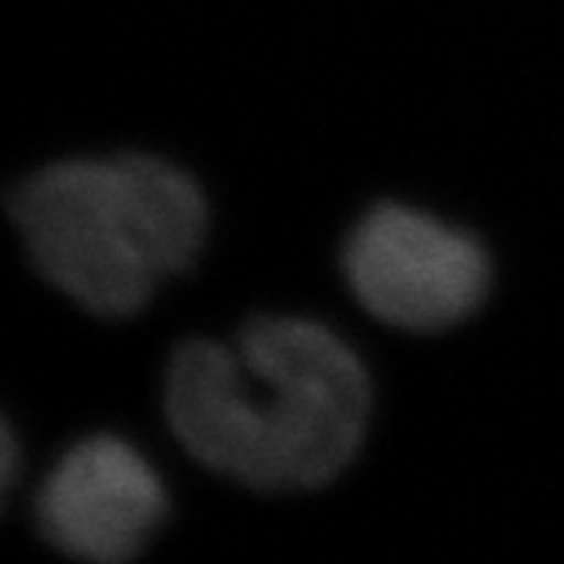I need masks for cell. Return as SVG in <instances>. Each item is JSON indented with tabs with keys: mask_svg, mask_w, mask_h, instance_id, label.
<instances>
[{
	"mask_svg": "<svg viewBox=\"0 0 564 564\" xmlns=\"http://www.w3.org/2000/svg\"><path fill=\"white\" fill-rule=\"evenodd\" d=\"M39 530L79 562H129L166 518L161 477L139 448L88 436L63 455L39 492Z\"/></svg>",
	"mask_w": 564,
	"mask_h": 564,
	"instance_id": "obj_4",
	"label": "cell"
},
{
	"mask_svg": "<svg viewBox=\"0 0 564 564\" xmlns=\"http://www.w3.org/2000/svg\"><path fill=\"white\" fill-rule=\"evenodd\" d=\"M355 299L395 329L436 333L470 317L489 289L484 245L402 204H380L345 245Z\"/></svg>",
	"mask_w": 564,
	"mask_h": 564,
	"instance_id": "obj_3",
	"label": "cell"
},
{
	"mask_svg": "<svg viewBox=\"0 0 564 564\" xmlns=\"http://www.w3.org/2000/svg\"><path fill=\"white\" fill-rule=\"evenodd\" d=\"M163 402L195 462L251 489L285 492L329 484L351 464L370 383L326 326L261 317L232 345H182L166 367Z\"/></svg>",
	"mask_w": 564,
	"mask_h": 564,
	"instance_id": "obj_1",
	"label": "cell"
},
{
	"mask_svg": "<svg viewBox=\"0 0 564 564\" xmlns=\"http://www.w3.org/2000/svg\"><path fill=\"white\" fill-rule=\"evenodd\" d=\"M13 220L54 289L91 314L129 317L198 258L207 204L180 166L120 154L29 176L13 195Z\"/></svg>",
	"mask_w": 564,
	"mask_h": 564,
	"instance_id": "obj_2",
	"label": "cell"
}]
</instances>
